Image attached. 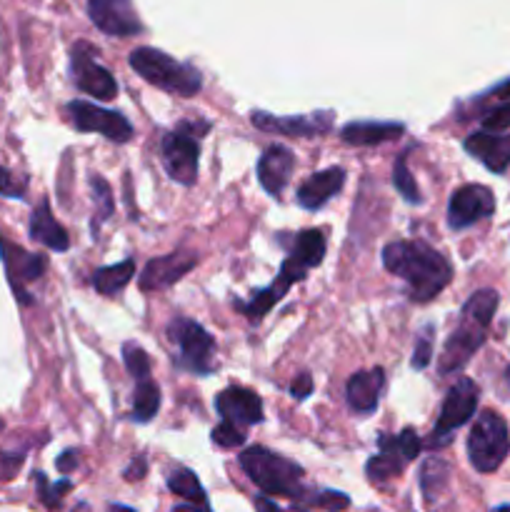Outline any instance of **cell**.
<instances>
[{
  "label": "cell",
  "instance_id": "1",
  "mask_svg": "<svg viewBox=\"0 0 510 512\" xmlns=\"http://www.w3.org/2000/svg\"><path fill=\"white\" fill-rule=\"evenodd\" d=\"M383 265L395 278L405 280L415 303L438 298L453 278L448 260L423 240H398L385 245Z\"/></svg>",
  "mask_w": 510,
  "mask_h": 512
},
{
  "label": "cell",
  "instance_id": "2",
  "mask_svg": "<svg viewBox=\"0 0 510 512\" xmlns=\"http://www.w3.org/2000/svg\"><path fill=\"white\" fill-rule=\"evenodd\" d=\"M498 303L500 300L495 290H478V293L470 295L468 303L460 310L458 328L450 333L448 343H445L443 348V355H440V373H455V370H460L470 358H473L475 350H480V345L485 343V333H488L490 320L495 318Z\"/></svg>",
  "mask_w": 510,
  "mask_h": 512
},
{
  "label": "cell",
  "instance_id": "3",
  "mask_svg": "<svg viewBox=\"0 0 510 512\" xmlns=\"http://www.w3.org/2000/svg\"><path fill=\"white\" fill-rule=\"evenodd\" d=\"M130 68L155 88L165 90V93L183 95V98H193L203 88V78H200L193 65L180 63V60L170 58L163 50L148 48V45L135 48L130 53Z\"/></svg>",
  "mask_w": 510,
  "mask_h": 512
},
{
  "label": "cell",
  "instance_id": "4",
  "mask_svg": "<svg viewBox=\"0 0 510 512\" xmlns=\"http://www.w3.org/2000/svg\"><path fill=\"white\" fill-rule=\"evenodd\" d=\"M240 468L250 480L263 490V495H283V498H300L303 495V468L293 460L273 453L268 448H248L240 453Z\"/></svg>",
  "mask_w": 510,
  "mask_h": 512
},
{
  "label": "cell",
  "instance_id": "5",
  "mask_svg": "<svg viewBox=\"0 0 510 512\" xmlns=\"http://www.w3.org/2000/svg\"><path fill=\"white\" fill-rule=\"evenodd\" d=\"M210 123L205 120H183L173 133H168L160 143L163 165L170 178L180 185H193L198 180L200 135L208 133Z\"/></svg>",
  "mask_w": 510,
  "mask_h": 512
},
{
  "label": "cell",
  "instance_id": "6",
  "mask_svg": "<svg viewBox=\"0 0 510 512\" xmlns=\"http://www.w3.org/2000/svg\"><path fill=\"white\" fill-rule=\"evenodd\" d=\"M510 453V433L495 410H483L468 435V458L478 473H495Z\"/></svg>",
  "mask_w": 510,
  "mask_h": 512
},
{
  "label": "cell",
  "instance_id": "7",
  "mask_svg": "<svg viewBox=\"0 0 510 512\" xmlns=\"http://www.w3.org/2000/svg\"><path fill=\"white\" fill-rule=\"evenodd\" d=\"M170 343L178 345V365L195 375L213 373L215 340L200 323L188 318H173L168 323Z\"/></svg>",
  "mask_w": 510,
  "mask_h": 512
},
{
  "label": "cell",
  "instance_id": "8",
  "mask_svg": "<svg viewBox=\"0 0 510 512\" xmlns=\"http://www.w3.org/2000/svg\"><path fill=\"white\" fill-rule=\"evenodd\" d=\"M478 408V385L468 378H460L453 388L448 390L443 400V408H440V418L435 423L433 433L425 440L428 448H443L450 443V435L458 428H463L470 418L475 415Z\"/></svg>",
  "mask_w": 510,
  "mask_h": 512
},
{
  "label": "cell",
  "instance_id": "9",
  "mask_svg": "<svg viewBox=\"0 0 510 512\" xmlns=\"http://www.w3.org/2000/svg\"><path fill=\"white\" fill-rule=\"evenodd\" d=\"M65 113L80 133H100L113 143H128L133 138V125L115 110H105L95 103H85V100H73L65 105Z\"/></svg>",
  "mask_w": 510,
  "mask_h": 512
},
{
  "label": "cell",
  "instance_id": "10",
  "mask_svg": "<svg viewBox=\"0 0 510 512\" xmlns=\"http://www.w3.org/2000/svg\"><path fill=\"white\" fill-rule=\"evenodd\" d=\"M495 213V198L490 188L478 183L463 185L450 195L448 203V225L453 230H465L470 225L480 223Z\"/></svg>",
  "mask_w": 510,
  "mask_h": 512
},
{
  "label": "cell",
  "instance_id": "11",
  "mask_svg": "<svg viewBox=\"0 0 510 512\" xmlns=\"http://www.w3.org/2000/svg\"><path fill=\"white\" fill-rule=\"evenodd\" d=\"M70 63H73L75 85H78L85 95H90V98L95 100H113L115 95H118V83H115V78L110 75V70L103 68V65L95 60L93 50H90L88 45H75Z\"/></svg>",
  "mask_w": 510,
  "mask_h": 512
},
{
  "label": "cell",
  "instance_id": "12",
  "mask_svg": "<svg viewBox=\"0 0 510 512\" xmlns=\"http://www.w3.org/2000/svg\"><path fill=\"white\" fill-rule=\"evenodd\" d=\"M250 123L265 133H280V135H305V138H315L320 133H328L330 123H333V113L323 110V113L310 115H270L265 110H253L250 113Z\"/></svg>",
  "mask_w": 510,
  "mask_h": 512
},
{
  "label": "cell",
  "instance_id": "13",
  "mask_svg": "<svg viewBox=\"0 0 510 512\" xmlns=\"http://www.w3.org/2000/svg\"><path fill=\"white\" fill-rule=\"evenodd\" d=\"M88 15L105 35L130 38L143 33V23L130 0H88Z\"/></svg>",
  "mask_w": 510,
  "mask_h": 512
},
{
  "label": "cell",
  "instance_id": "14",
  "mask_svg": "<svg viewBox=\"0 0 510 512\" xmlns=\"http://www.w3.org/2000/svg\"><path fill=\"white\" fill-rule=\"evenodd\" d=\"M215 410L230 425H258L263 423V400L258 393L240 385H230L215 398Z\"/></svg>",
  "mask_w": 510,
  "mask_h": 512
},
{
  "label": "cell",
  "instance_id": "15",
  "mask_svg": "<svg viewBox=\"0 0 510 512\" xmlns=\"http://www.w3.org/2000/svg\"><path fill=\"white\" fill-rule=\"evenodd\" d=\"M198 255L188 253V250H178V253L163 255V258H153L140 273V288L143 290H165L173 283H178L185 273L195 268Z\"/></svg>",
  "mask_w": 510,
  "mask_h": 512
},
{
  "label": "cell",
  "instance_id": "16",
  "mask_svg": "<svg viewBox=\"0 0 510 512\" xmlns=\"http://www.w3.org/2000/svg\"><path fill=\"white\" fill-rule=\"evenodd\" d=\"M465 150L478 158L490 173H505L510 168V135L478 130L465 138Z\"/></svg>",
  "mask_w": 510,
  "mask_h": 512
},
{
  "label": "cell",
  "instance_id": "17",
  "mask_svg": "<svg viewBox=\"0 0 510 512\" xmlns=\"http://www.w3.org/2000/svg\"><path fill=\"white\" fill-rule=\"evenodd\" d=\"M295 168V155L290 153L285 145H270L258 160V180L263 185L265 193L275 195L278 198L280 193L288 185L290 175H293Z\"/></svg>",
  "mask_w": 510,
  "mask_h": 512
},
{
  "label": "cell",
  "instance_id": "18",
  "mask_svg": "<svg viewBox=\"0 0 510 512\" xmlns=\"http://www.w3.org/2000/svg\"><path fill=\"white\" fill-rule=\"evenodd\" d=\"M0 253H3V263H5V268H8L13 290L20 295V300H23V303H28L30 295L20 288V283H33V280H38L40 275H43V270H45L43 255L25 253V250L15 248V245L3 243V238H0Z\"/></svg>",
  "mask_w": 510,
  "mask_h": 512
},
{
  "label": "cell",
  "instance_id": "19",
  "mask_svg": "<svg viewBox=\"0 0 510 512\" xmlns=\"http://www.w3.org/2000/svg\"><path fill=\"white\" fill-rule=\"evenodd\" d=\"M345 185V170L343 168H328L313 173L308 180H303L298 188V203L305 210H318L328 203L330 198L343 190Z\"/></svg>",
  "mask_w": 510,
  "mask_h": 512
},
{
  "label": "cell",
  "instance_id": "20",
  "mask_svg": "<svg viewBox=\"0 0 510 512\" xmlns=\"http://www.w3.org/2000/svg\"><path fill=\"white\" fill-rule=\"evenodd\" d=\"M385 385V370L373 368V370H360L353 378L348 380V388H345V398L348 405L355 413H373L378 408L380 390Z\"/></svg>",
  "mask_w": 510,
  "mask_h": 512
},
{
  "label": "cell",
  "instance_id": "21",
  "mask_svg": "<svg viewBox=\"0 0 510 512\" xmlns=\"http://www.w3.org/2000/svg\"><path fill=\"white\" fill-rule=\"evenodd\" d=\"M378 445H380V453L373 455V458L365 463V473H368V478L373 480V483H385V480L403 473L408 460H405L403 453H400L398 435H380Z\"/></svg>",
  "mask_w": 510,
  "mask_h": 512
},
{
  "label": "cell",
  "instance_id": "22",
  "mask_svg": "<svg viewBox=\"0 0 510 512\" xmlns=\"http://www.w3.org/2000/svg\"><path fill=\"white\" fill-rule=\"evenodd\" d=\"M30 238L43 243L45 248L55 250V253H65V250L70 248L68 233H65L63 225L53 218L50 205L45 203V200L33 210V215H30Z\"/></svg>",
  "mask_w": 510,
  "mask_h": 512
},
{
  "label": "cell",
  "instance_id": "23",
  "mask_svg": "<svg viewBox=\"0 0 510 512\" xmlns=\"http://www.w3.org/2000/svg\"><path fill=\"white\" fill-rule=\"evenodd\" d=\"M405 133L403 123H375V120H360V123H348L340 130V138L348 145H378L395 140Z\"/></svg>",
  "mask_w": 510,
  "mask_h": 512
},
{
  "label": "cell",
  "instance_id": "24",
  "mask_svg": "<svg viewBox=\"0 0 510 512\" xmlns=\"http://www.w3.org/2000/svg\"><path fill=\"white\" fill-rule=\"evenodd\" d=\"M290 288H293V283L278 273V278H275L273 285H268V288L263 290H255V293L250 295L248 303H238L235 308H238L240 313L248 315L250 320H260L275 303H280V300L285 298V293H288Z\"/></svg>",
  "mask_w": 510,
  "mask_h": 512
},
{
  "label": "cell",
  "instance_id": "25",
  "mask_svg": "<svg viewBox=\"0 0 510 512\" xmlns=\"http://www.w3.org/2000/svg\"><path fill=\"white\" fill-rule=\"evenodd\" d=\"M288 258H293L295 263L303 265L305 270L318 268L325 258L323 230H303V233L295 238V245H293V250H290Z\"/></svg>",
  "mask_w": 510,
  "mask_h": 512
},
{
  "label": "cell",
  "instance_id": "26",
  "mask_svg": "<svg viewBox=\"0 0 510 512\" xmlns=\"http://www.w3.org/2000/svg\"><path fill=\"white\" fill-rule=\"evenodd\" d=\"M135 278V263L133 260H123V263L108 265V268H100L93 273V288L100 295L110 298V295L120 293L130 280Z\"/></svg>",
  "mask_w": 510,
  "mask_h": 512
},
{
  "label": "cell",
  "instance_id": "27",
  "mask_svg": "<svg viewBox=\"0 0 510 512\" xmlns=\"http://www.w3.org/2000/svg\"><path fill=\"white\" fill-rule=\"evenodd\" d=\"M168 488L170 493H175L178 498H185L190 505H198V508H208V495H205L203 485L195 478V473H190L188 468H175L168 475Z\"/></svg>",
  "mask_w": 510,
  "mask_h": 512
},
{
  "label": "cell",
  "instance_id": "28",
  "mask_svg": "<svg viewBox=\"0 0 510 512\" xmlns=\"http://www.w3.org/2000/svg\"><path fill=\"white\" fill-rule=\"evenodd\" d=\"M160 410V388L150 380L138 383L133 395V420L135 423H150Z\"/></svg>",
  "mask_w": 510,
  "mask_h": 512
},
{
  "label": "cell",
  "instance_id": "29",
  "mask_svg": "<svg viewBox=\"0 0 510 512\" xmlns=\"http://www.w3.org/2000/svg\"><path fill=\"white\" fill-rule=\"evenodd\" d=\"M450 478V468L445 460L440 458H430L425 460L423 468H420V488H423V495L428 500L438 498L440 493L445 490Z\"/></svg>",
  "mask_w": 510,
  "mask_h": 512
},
{
  "label": "cell",
  "instance_id": "30",
  "mask_svg": "<svg viewBox=\"0 0 510 512\" xmlns=\"http://www.w3.org/2000/svg\"><path fill=\"white\" fill-rule=\"evenodd\" d=\"M90 188H93V198H95V223H93V230H98L100 223H105V220L113 215L115 210V200H113V193H110V185L105 183L100 175H93L90 178Z\"/></svg>",
  "mask_w": 510,
  "mask_h": 512
},
{
  "label": "cell",
  "instance_id": "31",
  "mask_svg": "<svg viewBox=\"0 0 510 512\" xmlns=\"http://www.w3.org/2000/svg\"><path fill=\"white\" fill-rule=\"evenodd\" d=\"M393 185H395V190L403 195L405 203H413V205L420 203V190H418V185H415L413 173L408 170V160H405V155H400V158L395 160Z\"/></svg>",
  "mask_w": 510,
  "mask_h": 512
},
{
  "label": "cell",
  "instance_id": "32",
  "mask_svg": "<svg viewBox=\"0 0 510 512\" xmlns=\"http://www.w3.org/2000/svg\"><path fill=\"white\" fill-rule=\"evenodd\" d=\"M123 363L125 368H128L130 378H135L138 383H143V380L150 378V358L140 345L135 343L123 345Z\"/></svg>",
  "mask_w": 510,
  "mask_h": 512
},
{
  "label": "cell",
  "instance_id": "33",
  "mask_svg": "<svg viewBox=\"0 0 510 512\" xmlns=\"http://www.w3.org/2000/svg\"><path fill=\"white\" fill-rule=\"evenodd\" d=\"M35 478H38V493H40V500H43L45 503V508H58L60 505V498H63L65 493H68L70 488H73V485H70V480H60V483H55V485H48V480H45V475L43 473H38L35 475Z\"/></svg>",
  "mask_w": 510,
  "mask_h": 512
},
{
  "label": "cell",
  "instance_id": "34",
  "mask_svg": "<svg viewBox=\"0 0 510 512\" xmlns=\"http://www.w3.org/2000/svg\"><path fill=\"white\" fill-rule=\"evenodd\" d=\"M433 328H423V333L418 335V340H415V350H413V368L415 370H425L430 365V360H433Z\"/></svg>",
  "mask_w": 510,
  "mask_h": 512
},
{
  "label": "cell",
  "instance_id": "35",
  "mask_svg": "<svg viewBox=\"0 0 510 512\" xmlns=\"http://www.w3.org/2000/svg\"><path fill=\"white\" fill-rule=\"evenodd\" d=\"M210 438H213V443L220 445V448H238V445L245 443L243 430H238L230 423H220L218 428L210 433Z\"/></svg>",
  "mask_w": 510,
  "mask_h": 512
},
{
  "label": "cell",
  "instance_id": "36",
  "mask_svg": "<svg viewBox=\"0 0 510 512\" xmlns=\"http://www.w3.org/2000/svg\"><path fill=\"white\" fill-rule=\"evenodd\" d=\"M483 125L488 133H503L505 128H510V103L498 105V108L488 110L483 115Z\"/></svg>",
  "mask_w": 510,
  "mask_h": 512
},
{
  "label": "cell",
  "instance_id": "37",
  "mask_svg": "<svg viewBox=\"0 0 510 512\" xmlns=\"http://www.w3.org/2000/svg\"><path fill=\"white\" fill-rule=\"evenodd\" d=\"M313 503L318 505V508L323 510H330V512H343L350 508V498L345 493H333V490H325V493L315 495Z\"/></svg>",
  "mask_w": 510,
  "mask_h": 512
},
{
  "label": "cell",
  "instance_id": "38",
  "mask_svg": "<svg viewBox=\"0 0 510 512\" xmlns=\"http://www.w3.org/2000/svg\"><path fill=\"white\" fill-rule=\"evenodd\" d=\"M398 445H400V453H403V458L408 460H415L420 455V448H423V443H420L418 433H415L413 428H405L403 433L398 435Z\"/></svg>",
  "mask_w": 510,
  "mask_h": 512
},
{
  "label": "cell",
  "instance_id": "39",
  "mask_svg": "<svg viewBox=\"0 0 510 512\" xmlns=\"http://www.w3.org/2000/svg\"><path fill=\"white\" fill-rule=\"evenodd\" d=\"M0 195H5V198H23L25 183L15 178L10 170L0 168Z\"/></svg>",
  "mask_w": 510,
  "mask_h": 512
},
{
  "label": "cell",
  "instance_id": "40",
  "mask_svg": "<svg viewBox=\"0 0 510 512\" xmlns=\"http://www.w3.org/2000/svg\"><path fill=\"white\" fill-rule=\"evenodd\" d=\"M310 393H313V378H310L308 373L298 375V378L293 380V385H290V395H293L295 400H305L310 398Z\"/></svg>",
  "mask_w": 510,
  "mask_h": 512
},
{
  "label": "cell",
  "instance_id": "41",
  "mask_svg": "<svg viewBox=\"0 0 510 512\" xmlns=\"http://www.w3.org/2000/svg\"><path fill=\"white\" fill-rule=\"evenodd\" d=\"M55 465H58V470H60V473H63V475L73 473V470L78 468V453H75V450H65V453L60 455L58 463H55Z\"/></svg>",
  "mask_w": 510,
  "mask_h": 512
},
{
  "label": "cell",
  "instance_id": "42",
  "mask_svg": "<svg viewBox=\"0 0 510 512\" xmlns=\"http://www.w3.org/2000/svg\"><path fill=\"white\" fill-rule=\"evenodd\" d=\"M145 475V460L143 458H138V460H133V465H130L128 470H125V478L128 480H140Z\"/></svg>",
  "mask_w": 510,
  "mask_h": 512
},
{
  "label": "cell",
  "instance_id": "43",
  "mask_svg": "<svg viewBox=\"0 0 510 512\" xmlns=\"http://www.w3.org/2000/svg\"><path fill=\"white\" fill-rule=\"evenodd\" d=\"M255 508H258V512H280L278 505L273 500H268V495H258L255 498Z\"/></svg>",
  "mask_w": 510,
  "mask_h": 512
},
{
  "label": "cell",
  "instance_id": "44",
  "mask_svg": "<svg viewBox=\"0 0 510 512\" xmlns=\"http://www.w3.org/2000/svg\"><path fill=\"white\" fill-rule=\"evenodd\" d=\"M493 93L498 95V98H510V80H505V83H500L498 88H493Z\"/></svg>",
  "mask_w": 510,
  "mask_h": 512
},
{
  "label": "cell",
  "instance_id": "45",
  "mask_svg": "<svg viewBox=\"0 0 510 512\" xmlns=\"http://www.w3.org/2000/svg\"><path fill=\"white\" fill-rule=\"evenodd\" d=\"M175 512H210V508H198V505H180Z\"/></svg>",
  "mask_w": 510,
  "mask_h": 512
},
{
  "label": "cell",
  "instance_id": "46",
  "mask_svg": "<svg viewBox=\"0 0 510 512\" xmlns=\"http://www.w3.org/2000/svg\"><path fill=\"white\" fill-rule=\"evenodd\" d=\"M108 512H135V510L128 508V505H110Z\"/></svg>",
  "mask_w": 510,
  "mask_h": 512
},
{
  "label": "cell",
  "instance_id": "47",
  "mask_svg": "<svg viewBox=\"0 0 510 512\" xmlns=\"http://www.w3.org/2000/svg\"><path fill=\"white\" fill-rule=\"evenodd\" d=\"M493 512H510V505H498Z\"/></svg>",
  "mask_w": 510,
  "mask_h": 512
},
{
  "label": "cell",
  "instance_id": "48",
  "mask_svg": "<svg viewBox=\"0 0 510 512\" xmlns=\"http://www.w3.org/2000/svg\"><path fill=\"white\" fill-rule=\"evenodd\" d=\"M505 383L510 385V368H508V373H505Z\"/></svg>",
  "mask_w": 510,
  "mask_h": 512
},
{
  "label": "cell",
  "instance_id": "49",
  "mask_svg": "<svg viewBox=\"0 0 510 512\" xmlns=\"http://www.w3.org/2000/svg\"><path fill=\"white\" fill-rule=\"evenodd\" d=\"M290 512H305V510H303V508H293Z\"/></svg>",
  "mask_w": 510,
  "mask_h": 512
}]
</instances>
